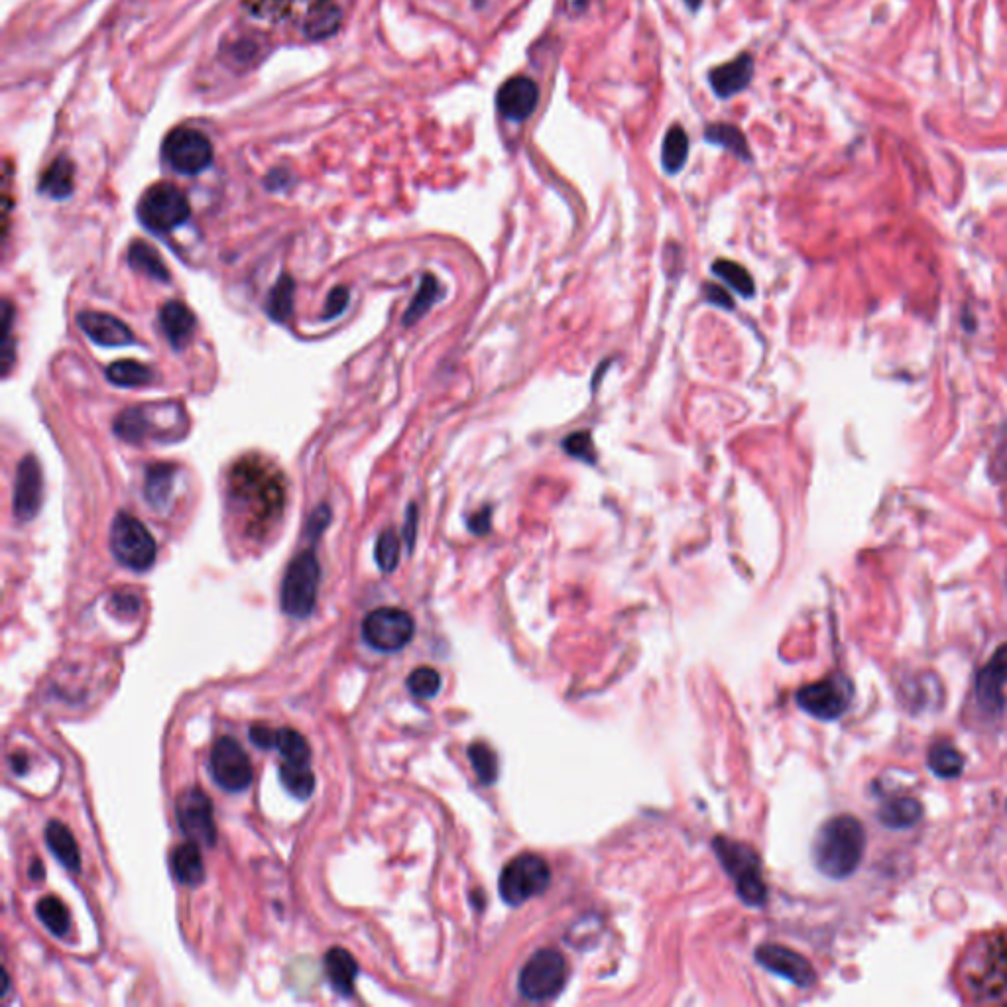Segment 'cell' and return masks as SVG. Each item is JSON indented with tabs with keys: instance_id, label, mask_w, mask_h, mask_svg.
Segmentation results:
<instances>
[{
	"instance_id": "cell-1",
	"label": "cell",
	"mask_w": 1007,
	"mask_h": 1007,
	"mask_svg": "<svg viewBox=\"0 0 1007 1007\" xmlns=\"http://www.w3.org/2000/svg\"><path fill=\"white\" fill-rule=\"evenodd\" d=\"M229 502L248 537H264L286 510V480L278 467L260 455H244L227 478Z\"/></svg>"
},
{
	"instance_id": "cell-2",
	"label": "cell",
	"mask_w": 1007,
	"mask_h": 1007,
	"mask_svg": "<svg viewBox=\"0 0 1007 1007\" xmlns=\"http://www.w3.org/2000/svg\"><path fill=\"white\" fill-rule=\"evenodd\" d=\"M351 0H246L254 20L266 24H292L309 40L335 34L345 22Z\"/></svg>"
},
{
	"instance_id": "cell-3",
	"label": "cell",
	"mask_w": 1007,
	"mask_h": 1007,
	"mask_svg": "<svg viewBox=\"0 0 1007 1007\" xmlns=\"http://www.w3.org/2000/svg\"><path fill=\"white\" fill-rule=\"evenodd\" d=\"M960 978L974 1002L1007 1004V935H988L968 948Z\"/></svg>"
},
{
	"instance_id": "cell-4",
	"label": "cell",
	"mask_w": 1007,
	"mask_h": 1007,
	"mask_svg": "<svg viewBox=\"0 0 1007 1007\" xmlns=\"http://www.w3.org/2000/svg\"><path fill=\"white\" fill-rule=\"evenodd\" d=\"M866 850V830L852 815L829 819L815 836L813 860L815 866L830 878L844 880L852 876Z\"/></svg>"
},
{
	"instance_id": "cell-5",
	"label": "cell",
	"mask_w": 1007,
	"mask_h": 1007,
	"mask_svg": "<svg viewBox=\"0 0 1007 1007\" xmlns=\"http://www.w3.org/2000/svg\"><path fill=\"white\" fill-rule=\"evenodd\" d=\"M319 581H321V565L315 551L305 549L297 553L290 561L282 581V593H280L282 610L297 620L311 616L317 604Z\"/></svg>"
},
{
	"instance_id": "cell-6",
	"label": "cell",
	"mask_w": 1007,
	"mask_h": 1007,
	"mask_svg": "<svg viewBox=\"0 0 1007 1007\" xmlns=\"http://www.w3.org/2000/svg\"><path fill=\"white\" fill-rule=\"evenodd\" d=\"M714 852L720 858L724 870L734 878L738 895L744 899V903L752 907L764 905L768 889L762 878V864L758 854L750 846L728 838H716Z\"/></svg>"
},
{
	"instance_id": "cell-7",
	"label": "cell",
	"mask_w": 1007,
	"mask_h": 1007,
	"mask_svg": "<svg viewBox=\"0 0 1007 1007\" xmlns=\"http://www.w3.org/2000/svg\"><path fill=\"white\" fill-rule=\"evenodd\" d=\"M189 201L178 185L160 181L144 191L138 203V219L152 233H170L187 223Z\"/></svg>"
},
{
	"instance_id": "cell-8",
	"label": "cell",
	"mask_w": 1007,
	"mask_h": 1007,
	"mask_svg": "<svg viewBox=\"0 0 1007 1007\" xmlns=\"http://www.w3.org/2000/svg\"><path fill=\"white\" fill-rule=\"evenodd\" d=\"M111 551L120 565L132 571H148L156 563L158 547L148 528L134 516L120 512L111 526Z\"/></svg>"
},
{
	"instance_id": "cell-9",
	"label": "cell",
	"mask_w": 1007,
	"mask_h": 1007,
	"mask_svg": "<svg viewBox=\"0 0 1007 1007\" xmlns=\"http://www.w3.org/2000/svg\"><path fill=\"white\" fill-rule=\"evenodd\" d=\"M414 634L412 614L394 606L376 608L362 622V638L376 652H400L414 640Z\"/></svg>"
},
{
	"instance_id": "cell-10",
	"label": "cell",
	"mask_w": 1007,
	"mask_h": 1007,
	"mask_svg": "<svg viewBox=\"0 0 1007 1007\" xmlns=\"http://www.w3.org/2000/svg\"><path fill=\"white\" fill-rule=\"evenodd\" d=\"M565 982H567L565 958L553 948H543L537 950L524 964L518 986L524 998L532 1002H543L555 998L563 990Z\"/></svg>"
},
{
	"instance_id": "cell-11",
	"label": "cell",
	"mask_w": 1007,
	"mask_h": 1007,
	"mask_svg": "<svg viewBox=\"0 0 1007 1007\" xmlns=\"http://www.w3.org/2000/svg\"><path fill=\"white\" fill-rule=\"evenodd\" d=\"M551 882L547 862L535 854H520L500 874V895L508 905H522L541 895Z\"/></svg>"
},
{
	"instance_id": "cell-12",
	"label": "cell",
	"mask_w": 1007,
	"mask_h": 1007,
	"mask_svg": "<svg viewBox=\"0 0 1007 1007\" xmlns=\"http://www.w3.org/2000/svg\"><path fill=\"white\" fill-rule=\"evenodd\" d=\"M162 154L168 166L183 176H197L213 162V146L209 138L191 126L174 128L164 140Z\"/></svg>"
},
{
	"instance_id": "cell-13",
	"label": "cell",
	"mask_w": 1007,
	"mask_h": 1007,
	"mask_svg": "<svg viewBox=\"0 0 1007 1007\" xmlns=\"http://www.w3.org/2000/svg\"><path fill=\"white\" fill-rule=\"evenodd\" d=\"M854 687L844 675H830L823 681L805 685L797 691V705L819 720H836L848 711Z\"/></svg>"
},
{
	"instance_id": "cell-14",
	"label": "cell",
	"mask_w": 1007,
	"mask_h": 1007,
	"mask_svg": "<svg viewBox=\"0 0 1007 1007\" xmlns=\"http://www.w3.org/2000/svg\"><path fill=\"white\" fill-rule=\"evenodd\" d=\"M209 770L215 783L229 793L246 791L254 779L248 754L231 736H223L215 742L209 758Z\"/></svg>"
},
{
	"instance_id": "cell-15",
	"label": "cell",
	"mask_w": 1007,
	"mask_h": 1007,
	"mask_svg": "<svg viewBox=\"0 0 1007 1007\" xmlns=\"http://www.w3.org/2000/svg\"><path fill=\"white\" fill-rule=\"evenodd\" d=\"M176 817L179 829L183 830L189 840L205 846H215L217 827L213 819V803L207 793L197 787L185 789L176 803Z\"/></svg>"
},
{
	"instance_id": "cell-16",
	"label": "cell",
	"mask_w": 1007,
	"mask_h": 1007,
	"mask_svg": "<svg viewBox=\"0 0 1007 1007\" xmlns=\"http://www.w3.org/2000/svg\"><path fill=\"white\" fill-rule=\"evenodd\" d=\"M44 500V476L42 467L34 455L20 461L14 478L12 510L20 522H30L38 516Z\"/></svg>"
},
{
	"instance_id": "cell-17",
	"label": "cell",
	"mask_w": 1007,
	"mask_h": 1007,
	"mask_svg": "<svg viewBox=\"0 0 1007 1007\" xmlns=\"http://www.w3.org/2000/svg\"><path fill=\"white\" fill-rule=\"evenodd\" d=\"M756 960L773 974L789 980L799 988H811L817 982L815 968L805 956L791 948L764 945L756 950Z\"/></svg>"
},
{
	"instance_id": "cell-18",
	"label": "cell",
	"mask_w": 1007,
	"mask_h": 1007,
	"mask_svg": "<svg viewBox=\"0 0 1007 1007\" xmlns=\"http://www.w3.org/2000/svg\"><path fill=\"white\" fill-rule=\"evenodd\" d=\"M496 103L502 117L522 122L534 113L539 103V87L530 77H512L498 89Z\"/></svg>"
},
{
	"instance_id": "cell-19",
	"label": "cell",
	"mask_w": 1007,
	"mask_h": 1007,
	"mask_svg": "<svg viewBox=\"0 0 1007 1007\" xmlns=\"http://www.w3.org/2000/svg\"><path fill=\"white\" fill-rule=\"evenodd\" d=\"M1007 683V644L1000 646L986 667L976 677V699L982 709L1000 712L1006 707L1004 685Z\"/></svg>"
},
{
	"instance_id": "cell-20",
	"label": "cell",
	"mask_w": 1007,
	"mask_h": 1007,
	"mask_svg": "<svg viewBox=\"0 0 1007 1007\" xmlns=\"http://www.w3.org/2000/svg\"><path fill=\"white\" fill-rule=\"evenodd\" d=\"M81 331L101 347H126L134 343V333L115 315L101 311H83L77 315Z\"/></svg>"
},
{
	"instance_id": "cell-21",
	"label": "cell",
	"mask_w": 1007,
	"mask_h": 1007,
	"mask_svg": "<svg viewBox=\"0 0 1007 1007\" xmlns=\"http://www.w3.org/2000/svg\"><path fill=\"white\" fill-rule=\"evenodd\" d=\"M754 77V58L750 54H740L736 60L728 61L709 75L712 91L720 99H728L740 91H744Z\"/></svg>"
},
{
	"instance_id": "cell-22",
	"label": "cell",
	"mask_w": 1007,
	"mask_h": 1007,
	"mask_svg": "<svg viewBox=\"0 0 1007 1007\" xmlns=\"http://www.w3.org/2000/svg\"><path fill=\"white\" fill-rule=\"evenodd\" d=\"M195 315L181 301H168L160 311V325L174 349H183L195 331Z\"/></svg>"
},
{
	"instance_id": "cell-23",
	"label": "cell",
	"mask_w": 1007,
	"mask_h": 1007,
	"mask_svg": "<svg viewBox=\"0 0 1007 1007\" xmlns=\"http://www.w3.org/2000/svg\"><path fill=\"white\" fill-rule=\"evenodd\" d=\"M323 966H325V974H327L331 986L335 988V992H339L345 998L353 996L355 980L358 976V964H356L355 956L345 948H331V950H327V954L323 958Z\"/></svg>"
},
{
	"instance_id": "cell-24",
	"label": "cell",
	"mask_w": 1007,
	"mask_h": 1007,
	"mask_svg": "<svg viewBox=\"0 0 1007 1007\" xmlns=\"http://www.w3.org/2000/svg\"><path fill=\"white\" fill-rule=\"evenodd\" d=\"M172 872L179 884L189 888H197L205 882V864L195 840L179 844L172 852Z\"/></svg>"
},
{
	"instance_id": "cell-25",
	"label": "cell",
	"mask_w": 1007,
	"mask_h": 1007,
	"mask_svg": "<svg viewBox=\"0 0 1007 1007\" xmlns=\"http://www.w3.org/2000/svg\"><path fill=\"white\" fill-rule=\"evenodd\" d=\"M46 844L54 858L63 864L69 872L81 870V852L75 836L60 821H50L46 827Z\"/></svg>"
},
{
	"instance_id": "cell-26",
	"label": "cell",
	"mask_w": 1007,
	"mask_h": 1007,
	"mask_svg": "<svg viewBox=\"0 0 1007 1007\" xmlns=\"http://www.w3.org/2000/svg\"><path fill=\"white\" fill-rule=\"evenodd\" d=\"M150 406L128 408L117 417L115 433L126 443H144L148 437H158L154 421L150 419Z\"/></svg>"
},
{
	"instance_id": "cell-27",
	"label": "cell",
	"mask_w": 1007,
	"mask_h": 1007,
	"mask_svg": "<svg viewBox=\"0 0 1007 1007\" xmlns=\"http://www.w3.org/2000/svg\"><path fill=\"white\" fill-rule=\"evenodd\" d=\"M128 264L132 270L156 280V282H164L168 284L170 282V270L168 266L164 264L160 252L144 242V240H134L128 248Z\"/></svg>"
},
{
	"instance_id": "cell-28",
	"label": "cell",
	"mask_w": 1007,
	"mask_h": 1007,
	"mask_svg": "<svg viewBox=\"0 0 1007 1007\" xmlns=\"http://www.w3.org/2000/svg\"><path fill=\"white\" fill-rule=\"evenodd\" d=\"M923 817V805L913 797H897L882 805L878 819L884 827L893 830L911 829Z\"/></svg>"
},
{
	"instance_id": "cell-29",
	"label": "cell",
	"mask_w": 1007,
	"mask_h": 1007,
	"mask_svg": "<svg viewBox=\"0 0 1007 1007\" xmlns=\"http://www.w3.org/2000/svg\"><path fill=\"white\" fill-rule=\"evenodd\" d=\"M174 474L176 469L168 463H156L148 469L146 473V484H144V494L150 506L164 508L170 500L172 488H174Z\"/></svg>"
},
{
	"instance_id": "cell-30",
	"label": "cell",
	"mask_w": 1007,
	"mask_h": 1007,
	"mask_svg": "<svg viewBox=\"0 0 1007 1007\" xmlns=\"http://www.w3.org/2000/svg\"><path fill=\"white\" fill-rule=\"evenodd\" d=\"M75 185V168L69 158H58L42 176L40 189L52 199H65L73 193Z\"/></svg>"
},
{
	"instance_id": "cell-31",
	"label": "cell",
	"mask_w": 1007,
	"mask_h": 1007,
	"mask_svg": "<svg viewBox=\"0 0 1007 1007\" xmlns=\"http://www.w3.org/2000/svg\"><path fill=\"white\" fill-rule=\"evenodd\" d=\"M689 156V136L681 126L667 130L661 146V164L667 174H679Z\"/></svg>"
},
{
	"instance_id": "cell-32",
	"label": "cell",
	"mask_w": 1007,
	"mask_h": 1007,
	"mask_svg": "<svg viewBox=\"0 0 1007 1007\" xmlns=\"http://www.w3.org/2000/svg\"><path fill=\"white\" fill-rule=\"evenodd\" d=\"M927 766L941 779H954L964 770V756L947 740L931 746Z\"/></svg>"
},
{
	"instance_id": "cell-33",
	"label": "cell",
	"mask_w": 1007,
	"mask_h": 1007,
	"mask_svg": "<svg viewBox=\"0 0 1007 1007\" xmlns=\"http://www.w3.org/2000/svg\"><path fill=\"white\" fill-rule=\"evenodd\" d=\"M107 380L120 388H140L154 382V374L142 362L119 360L107 368Z\"/></svg>"
},
{
	"instance_id": "cell-34",
	"label": "cell",
	"mask_w": 1007,
	"mask_h": 1007,
	"mask_svg": "<svg viewBox=\"0 0 1007 1007\" xmlns=\"http://www.w3.org/2000/svg\"><path fill=\"white\" fill-rule=\"evenodd\" d=\"M705 138L711 144L726 148L728 152H732L734 156H738L744 162L752 160V154H750V148H748V142H746L742 130L736 128V126H732V124H726V122L711 124L707 128V132H705Z\"/></svg>"
},
{
	"instance_id": "cell-35",
	"label": "cell",
	"mask_w": 1007,
	"mask_h": 1007,
	"mask_svg": "<svg viewBox=\"0 0 1007 1007\" xmlns=\"http://www.w3.org/2000/svg\"><path fill=\"white\" fill-rule=\"evenodd\" d=\"M294 292H296L294 278L290 274H282L266 301V313L276 323H286L290 319L294 311Z\"/></svg>"
},
{
	"instance_id": "cell-36",
	"label": "cell",
	"mask_w": 1007,
	"mask_h": 1007,
	"mask_svg": "<svg viewBox=\"0 0 1007 1007\" xmlns=\"http://www.w3.org/2000/svg\"><path fill=\"white\" fill-rule=\"evenodd\" d=\"M36 915L38 919L42 921V925L56 937H65L71 929V915L67 911V907L63 905V901L50 895V897H42L38 903H36Z\"/></svg>"
},
{
	"instance_id": "cell-37",
	"label": "cell",
	"mask_w": 1007,
	"mask_h": 1007,
	"mask_svg": "<svg viewBox=\"0 0 1007 1007\" xmlns=\"http://www.w3.org/2000/svg\"><path fill=\"white\" fill-rule=\"evenodd\" d=\"M439 297H441V286H439L437 278H435V276H431V274H425V276L421 278L419 290H417V294H415L414 299H412V303H410L408 311L404 313L402 323H404L406 327H412V325H415V323H417V321H419V319H421V317H423V315H425V313H427V311L435 305V301H437Z\"/></svg>"
},
{
	"instance_id": "cell-38",
	"label": "cell",
	"mask_w": 1007,
	"mask_h": 1007,
	"mask_svg": "<svg viewBox=\"0 0 1007 1007\" xmlns=\"http://www.w3.org/2000/svg\"><path fill=\"white\" fill-rule=\"evenodd\" d=\"M276 748L282 754L284 762L296 766H311V748L303 734L294 728H280Z\"/></svg>"
},
{
	"instance_id": "cell-39",
	"label": "cell",
	"mask_w": 1007,
	"mask_h": 1007,
	"mask_svg": "<svg viewBox=\"0 0 1007 1007\" xmlns=\"http://www.w3.org/2000/svg\"><path fill=\"white\" fill-rule=\"evenodd\" d=\"M712 272L716 276H720L736 294H740L742 297L754 296V292H756L754 278L750 276V272L742 264L720 258L712 264Z\"/></svg>"
},
{
	"instance_id": "cell-40",
	"label": "cell",
	"mask_w": 1007,
	"mask_h": 1007,
	"mask_svg": "<svg viewBox=\"0 0 1007 1007\" xmlns=\"http://www.w3.org/2000/svg\"><path fill=\"white\" fill-rule=\"evenodd\" d=\"M280 781L286 787V791L296 797V799H309L315 791V775L309 770V766H296L284 762L280 768Z\"/></svg>"
},
{
	"instance_id": "cell-41",
	"label": "cell",
	"mask_w": 1007,
	"mask_h": 1007,
	"mask_svg": "<svg viewBox=\"0 0 1007 1007\" xmlns=\"http://www.w3.org/2000/svg\"><path fill=\"white\" fill-rule=\"evenodd\" d=\"M469 760L473 764L474 771L484 785H492L498 777V758L492 752L490 746L484 742H474L469 746Z\"/></svg>"
},
{
	"instance_id": "cell-42",
	"label": "cell",
	"mask_w": 1007,
	"mask_h": 1007,
	"mask_svg": "<svg viewBox=\"0 0 1007 1007\" xmlns=\"http://www.w3.org/2000/svg\"><path fill=\"white\" fill-rule=\"evenodd\" d=\"M400 549H402V543H400V537L396 535L394 530H384L382 534L378 535L374 557H376L378 567L384 573H392L398 567V563H400Z\"/></svg>"
},
{
	"instance_id": "cell-43",
	"label": "cell",
	"mask_w": 1007,
	"mask_h": 1007,
	"mask_svg": "<svg viewBox=\"0 0 1007 1007\" xmlns=\"http://www.w3.org/2000/svg\"><path fill=\"white\" fill-rule=\"evenodd\" d=\"M408 689L415 699H433L441 689V675L433 667H417L408 677Z\"/></svg>"
},
{
	"instance_id": "cell-44",
	"label": "cell",
	"mask_w": 1007,
	"mask_h": 1007,
	"mask_svg": "<svg viewBox=\"0 0 1007 1007\" xmlns=\"http://www.w3.org/2000/svg\"><path fill=\"white\" fill-rule=\"evenodd\" d=\"M563 449L567 455H571L587 465H594L598 459L591 431H575V433L567 435L563 441Z\"/></svg>"
},
{
	"instance_id": "cell-45",
	"label": "cell",
	"mask_w": 1007,
	"mask_h": 1007,
	"mask_svg": "<svg viewBox=\"0 0 1007 1007\" xmlns=\"http://www.w3.org/2000/svg\"><path fill=\"white\" fill-rule=\"evenodd\" d=\"M349 299H351V292L343 286H337L329 296H327V301H325V309H323V319H335L339 317L347 305H349Z\"/></svg>"
},
{
	"instance_id": "cell-46",
	"label": "cell",
	"mask_w": 1007,
	"mask_h": 1007,
	"mask_svg": "<svg viewBox=\"0 0 1007 1007\" xmlns=\"http://www.w3.org/2000/svg\"><path fill=\"white\" fill-rule=\"evenodd\" d=\"M248 736H250V742L260 748V750H272L276 748V740H278V730L266 726V724H252L250 730H248Z\"/></svg>"
},
{
	"instance_id": "cell-47",
	"label": "cell",
	"mask_w": 1007,
	"mask_h": 1007,
	"mask_svg": "<svg viewBox=\"0 0 1007 1007\" xmlns=\"http://www.w3.org/2000/svg\"><path fill=\"white\" fill-rule=\"evenodd\" d=\"M2 323H4V362H2V370L4 374L10 372V366L14 362V351H12V305L8 301H4V315H2Z\"/></svg>"
},
{
	"instance_id": "cell-48",
	"label": "cell",
	"mask_w": 1007,
	"mask_h": 1007,
	"mask_svg": "<svg viewBox=\"0 0 1007 1007\" xmlns=\"http://www.w3.org/2000/svg\"><path fill=\"white\" fill-rule=\"evenodd\" d=\"M113 610L120 616H136L140 610V600L132 593H117L111 600Z\"/></svg>"
},
{
	"instance_id": "cell-49",
	"label": "cell",
	"mask_w": 1007,
	"mask_h": 1007,
	"mask_svg": "<svg viewBox=\"0 0 1007 1007\" xmlns=\"http://www.w3.org/2000/svg\"><path fill=\"white\" fill-rule=\"evenodd\" d=\"M329 520H331V510L325 504H321L317 510H313V514L307 522V532L311 535L321 534L327 528Z\"/></svg>"
},
{
	"instance_id": "cell-50",
	"label": "cell",
	"mask_w": 1007,
	"mask_h": 1007,
	"mask_svg": "<svg viewBox=\"0 0 1007 1007\" xmlns=\"http://www.w3.org/2000/svg\"><path fill=\"white\" fill-rule=\"evenodd\" d=\"M705 299L716 305V307H722V309H734V299L730 297L728 292H724L722 288L714 286V284H705Z\"/></svg>"
},
{
	"instance_id": "cell-51",
	"label": "cell",
	"mask_w": 1007,
	"mask_h": 1007,
	"mask_svg": "<svg viewBox=\"0 0 1007 1007\" xmlns=\"http://www.w3.org/2000/svg\"><path fill=\"white\" fill-rule=\"evenodd\" d=\"M469 530L476 535H484L490 532V510H478L474 516L469 518Z\"/></svg>"
},
{
	"instance_id": "cell-52",
	"label": "cell",
	"mask_w": 1007,
	"mask_h": 1007,
	"mask_svg": "<svg viewBox=\"0 0 1007 1007\" xmlns=\"http://www.w3.org/2000/svg\"><path fill=\"white\" fill-rule=\"evenodd\" d=\"M415 534H417V508L414 504L408 508V514H406V528H404V539L408 543V549L412 551L414 549Z\"/></svg>"
},
{
	"instance_id": "cell-53",
	"label": "cell",
	"mask_w": 1007,
	"mask_h": 1007,
	"mask_svg": "<svg viewBox=\"0 0 1007 1007\" xmlns=\"http://www.w3.org/2000/svg\"><path fill=\"white\" fill-rule=\"evenodd\" d=\"M10 768H12L14 773L22 775L24 771L28 770V758L22 756V754H12L10 756Z\"/></svg>"
},
{
	"instance_id": "cell-54",
	"label": "cell",
	"mask_w": 1007,
	"mask_h": 1007,
	"mask_svg": "<svg viewBox=\"0 0 1007 1007\" xmlns=\"http://www.w3.org/2000/svg\"><path fill=\"white\" fill-rule=\"evenodd\" d=\"M28 874H30V880H32V882H40V880H44L46 872H44V866H42V860H40V858H34V864H30V872H28Z\"/></svg>"
},
{
	"instance_id": "cell-55",
	"label": "cell",
	"mask_w": 1007,
	"mask_h": 1007,
	"mask_svg": "<svg viewBox=\"0 0 1007 1007\" xmlns=\"http://www.w3.org/2000/svg\"><path fill=\"white\" fill-rule=\"evenodd\" d=\"M2 980H4V986H2V996L8 994V984H10V978H8V972L2 970Z\"/></svg>"
},
{
	"instance_id": "cell-56",
	"label": "cell",
	"mask_w": 1007,
	"mask_h": 1007,
	"mask_svg": "<svg viewBox=\"0 0 1007 1007\" xmlns=\"http://www.w3.org/2000/svg\"><path fill=\"white\" fill-rule=\"evenodd\" d=\"M685 4H687L691 10H697V8L703 4V0H685Z\"/></svg>"
},
{
	"instance_id": "cell-57",
	"label": "cell",
	"mask_w": 1007,
	"mask_h": 1007,
	"mask_svg": "<svg viewBox=\"0 0 1007 1007\" xmlns=\"http://www.w3.org/2000/svg\"><path fill=\"white\" fill-rule=\"evenodd\" d=\"M482 2H484V0H474V4H482Z\"/></svg>"
}]
</instances>
